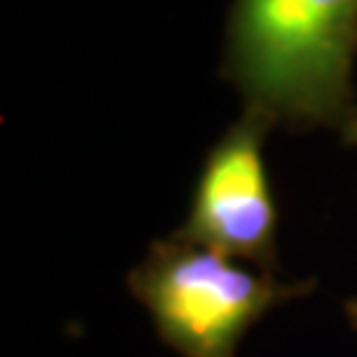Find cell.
Here are the masks:
<instances>
[{"label": "cell", "mask_w": 357, "mask_h": 357, "mask_svg": "<svg viewBox=\"0 0 357 357\" xmlns=\"http://www.w3.org/2000/svg\"><path fill=\"white\" fill-rule=\"evenodd\" d=\"M222 77L296 130L355 116L357 0H233Z\"/></svg>", "instance_id": "cell-1"}, {"label": "cell", "mask_w": 357, "mask_h": 357, "mask_svg": "<svg viewBox=\"0 0 357 357\" xmlns=\"http://www.w3.org/2000/svg\"><path fill=\"white\" fill-rule=\"evenodd\" d=\"M128 286L180 357H236L243 333L270 310L307 296L315 281H278L172 236L153 243Z\"/></svg>", "instance_id": "cell-2"}, {"label": "cell", "mask_w": 357, "mask_h": 357, "mask_svg": "<svg viewBox=\"0 0 357 357\" xmlns=\"http://www.w3.org/2000/svg\"><path fill=\"white\" fill-rule=\"evenodd\" d=\"M275 116L249 106L206 153L191 209L175 236L265 273L278 265V206L270 185L265 141Z\"/></svg>", "instance_id": "cell-3"}, {"label": "cell", "mask_w": 357, "mask_h": 357, "mask_svg": "<svg viewBox=\"0 0 357 357\" xmlns=\"http://www.w3.org/2000/svg\"><path fill=\"white\" fill-rule=\"evenodd\" d=\"M342 135H344L347 146H355L357 149V112H355V116L347 122L344 128H342Z\"/></svg>", "instance_id": "cell-4"}, {"label": "cell", "mask_w": 357, "mask_h": 357, "mask_svg": "<svg viewBox=\"0 0 357 357\" xmlns=\"http://www.w3.org/2000/svg\"><path fill=\"white\" fill-rule=\"evenodd\" d=\"M344 312H347V320H349V326L357 331V296L355 299H349L344 305Z\"/></svg>", "instance_id": "cell-5"}]
</instances>
